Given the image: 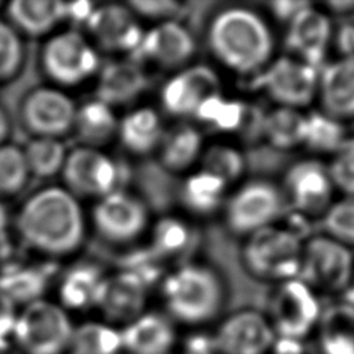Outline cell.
I'll return each instance as SVG.
<instances>
[{"label": "cell", "instance_id": "6da1fadb", "mask_svg": "<svg viewBox=\"0 0 354 354\" xmlns=\"http://www.w3.org/2000/svg\"><path fill=\"white\" fill-rule=\"evenodd\" d=\"M206 39L217 62L242 76L257 75L274 58L275 39L268 21L245 6L217 11L209 22Z\"/></svg>", "mask_w": 354, "mask_h": 354}, {"label": "cell", "instance_id": "7a4b0ae2", "mask_svg": "<svg viewBox=\"0 0 354 354\" xmlns=\"http://www.w3.org/2000/svg\"><path fill=\"white\" fill-rule=\"evenodd\" d=\"M17 228L33 249L50 256H65L80 246L84 217L73 194L65 188L48 187L22 205Z\"/></svg>", "mask_w": 354, "mask_h": 354}, {"label": "cell", "instance_id": "3957f363", "mask_svg": "<svg viewBox=\"0 0 354 354\" xmlns=\"http://www.w3.org/2000/svg\"><path fill=\"white\" fill-rule=\"evenodd\" d=\"M162 299L165 313L176 325L202 328L220 317L227 301V288L214 268L189 263L165 277Z\"/></svg>", "mask_w": 354, "mask_h": 354}, {"label": "cell", "instance_id": "277c9868", "mask_svg": "<svg viewBox=\"0 0 354 354\" xmlns=\"http://www.w3.org/2000/svg\"><path fill=\"white\" fill-rule=\"evenodd\" d=\"M303 241L288 227L270 225L249 236L242 248V263L257 279L279 283L299 278Z\"/></svg>", "mask_w": 354, "mask_h": 354}, {"label": "cell", "instance_id": "5b68a950", "mask_svg": "<svg viewBox=\"0 0 354 354\" xmlns=\"http://www.w3.org/2000/svg\"><path fill=\"white\" fill-rule=\"evenodd\" d=\"M73 329L65 308L40 299L18 311L11 340L22 354H68Z\"/></svg>", "mask_w": 354, "mask_h": 354}, {"label": "cell", "instance_id": "8992f818", "mask_svg": "<svg viewBox=\"0 0 354 354\" xmlns=\"http://www.w3.org/2000/svg\"><path fill=\"white\" fill-rule=\"evenodd\" d=\"M285 207L282 189L274 183L254 178L239 185L224 203V221L236 235L249 236L274 225Z\"/></svg>", "mask_w": 354, "mask_h": 354}, {"label": "cell", "instance_id": "52a82bcc", "mask_svg": "<svg viewBox=\"0 0 354 354\" xmlns=\"http://www.w3.org/2000/svg\"><path fill=\"white\" fill-rule=\"evenodd\" d=\"M322 306L318 293L300 278L275 283L266 313L278 337L306 340L319 321Z\"/></svg>", "mask_w": 354, "mask_h": 354}, {"label": "cell", "instance_id": "ba28073f", "mask_svg": "<svg viewBox=\"0 0 354 354\" xmlns=\"http://www.w3.org/2000/svg\"><path fill=\"white\" fill-rule=\"evenodd\" d=\"M354 275L351 248L325 234L310 236L303 242L299 278L317 293H343Z\"/></svg>", "mask_w": 354, "mask_h": 354}, {"label": "cell", "instance_id": "9c48e42d", "mask_svg": "<svg viewBox=\"0 0 354 354\" xmlns=\"http://www.w3.org/2000/svg\"><path fill=\"white\" fill-rule=\"evenodd\" d=\"M319 69L292 57H274L250 86L261 90L277 106L301 109L317 98Z\"/></svg>", "mask_w": 354, "mask_h": 354}, {"label": "cell", "instance_id": "30bf717a", "mask_svg": "<svg viewBox=\"0 0 354 354\" xmlns=\"http://www.w3.org/2000/svg\"><path fill=\"white\" fill-rule=\"evenodd\" d=\"M41 62L46 73L62 86H75L95 73L98 55L90 41L76 30L53 36L44 46Z\"/></svg>", "mask_w": 354, "mask_h": 354}, {"label": "cell", "instance_id": "8fae6325", "mask_svg": "<svg viewBox=\"0 0 354 354\" xmlns=\"http://www.w3.org/2000/svg\"><path fill=\"white\" fill-rule=\"evenodd\" d=\"M212 337L214 354H270L277 335L264 313L239 308L217 324Z\"/></svg>", "mask_w": 354, "mask_h": 354}, {"label": "cell", "instance_id": "7c38bea8", "mask_svg": "<svg viewBox=\"0 0 354 354\" xmlns=\"http://www.w3.org/2000/svg\"><path fill=\"white\" fill-rule=\"evenodd\" d=\"M333 191L328 166L318 159L297 160L285 171L282 194L296 213L322 216L333 202Z\"/></svg>", "mask_w": 354, "mask_h": 354}, {"label": "cell", "instance_id": "4fadbf2b", "mask_svg": "<svg viewBox=\"0 0 354 354\" xmlns=\"http://www.w3.org/2000/svg\"><path fill=\"white\" fill-rule=\"evenodd\" d=\"M62 177L73 195L102 198L118 191L119 167L97 148L79 147L66 155Z\"/></svg>", "mask_w": 354, "mask_h": 354}, {"label": "cell", "instance_id": "5bb4252c", "mask_svg": "<svg viewBox=\"0 0 354 354\" xmlns=\"http://www.w3.org/2000/svg\"><path fill=\"white\" fill-rule=\"evenodd\" d=\"M93 223L106 241L126 243L145 230L148 213L138 198L118 189L100 198L93 210Z\"/></svg>", "mask_w": 354, "mask_h": 354}, {"label": "cell", "instance_id": "9a60e30c", "mask_svg": "<svg viewBox=\"0 0 354 354\" xmlns=\"http://www.w3.org/2000/svg\"><path fill=\"white\" fill-rule=\"evenodd\" d=\"M76 106L64 91L51 87L32 90L22 102V120L35 137L58 138L73 127Z\"/></svg>", "mask_w": 354, "mask_h": 354}, {"label": "cell", "instance_id": "2e32d148", "mask_svg": "<svg viewBox=\"0 0 354 354\" xmlns=\"http://www.w3.org/2000/svg\"><path fill=\"white\" fill-rule=\"evenodd\" d=\"M148 285L130 271H119L104 277L98 289L95 308L104 321L124 326L145 311Z\"/></svg>", "mask_w": 354, "mask_h": 354}, {"label": "cell", "instance_id": "e0dca14e", "mask_svg": "<svg viewBox=\"0 0 354 354\" xmlns=\"http://www.w3.org/2000/svg\"><path fill=\"white\" fill-rule=\"evenodd\" d=\"M192 33L178 21L170 19L144 32L138 47L131 53L133 61H151L160 68H181L195 54Z\"/></svg>", "mask_w": 354, "mask_h": 354}, {"label": "cell", "instance_id": "ac0fdd59", "mask_svg": "<svg viewBox=\"0 0 354 354\" xmlns=\"http://www.w3.org/2000/svg\"><path fill=\"white\" fill-rule=\"evenodd\" d=\"M220 93V79L207 65L183 68L170 77L162 91L163 109L173 116H194L199 105L213 94Z\"/></svg>", "mask_w": 354, "mask_h": 354}, {"label": "cell", "instance_id": "d6986e66", "mask_svg": "<svg viewBox=\"0 0 354 354\" xmlns=\"http://www.w3.org/2000/svg\"><path fill=\"white\" fill-rule=\"evenodd\" d=\"M332 40L329 15L313 3L286 25L285 44L290 55L321 69Z\"/></svg>", "mask_w": 354, "mask_h": 354}, {"label": "cell", "instance_id": "ffe728a7", "mask_svg": "<svg viewBox=\"0 0 354 354\" xmlns=\"http://www.w3.org/2000/svg\"><path fill=\"white\" fill-rule=\"evenodd\" d=\"M86 26L94 41L106 51L131 54L144 35L134 12L127 6L113 3L95 6Z\"/></svg>", "mask_w": 354, "mask_h": 354}, {"label": "cell", "instance_id": "44dd1931", "mask_svg": "<svg viewBox=\"0 0 354 354\" xmlns=\"http://www.w3.org/2000/svg\"><path fill=\"white\" fill-rule=\"evenodd\" d=\"M126 354H173L178 343L173 319L160 311H144L120 328Z\"/></svg>", "mask_w": 354, "mask_h": 354}, {"label": "cell", "instance_id": "7402d4cb", "mask_svg": "<svg viewBox=\"0 0 354 354\" xmlns=\"http://www.w3.org/2000/svg\"><path fill=\"white\" fill-rule=\"evenodd\" d=\"M317 98L321 111L346 122L354 119V57H339L319 69Z\"/></svg>", "mask_w": 354, "mask_h": 354}, {"label": "cell", "instance_id": "603a6c76", "mask_svg": "<svg viewBox=\"0 0 354 354\" xmlns=\"http://www.w3.org/2000/svg\"><path fill=\"white\" fill-rule=\"evenodd\" d=\"M149 86L148 75L136 61H113L106 64L98 76L95 95L109 105H123L137 100Z\"/></svg>", "mask_w": 354, "mask_h": 354}, {"label": "cell", "instance_id": "cb8c5ba5", "mask_svg": "<svg viewBox=\"0 0 354 354\" xmlns=\"http://www.w3.org/2000/svg\"><path fill=\"white\" fill-rule=\"evenodd\" d=\"M314 333L317 354H354V306L342 299L322 307Z\"/></svg>", "mask_w": 354, "mask_h": 354}, {"label": "cell", "instance_id": "d4e9b609", "mask_svg": "<svg viewBox=\"0 0 354 354\" xmlns=\"http://www.w3.org/2000/svg\"><path fill=\"white\" fill-rule=\"evenodd\" d=\"M7 17L17 32L41 36L64 21V1L14 0L7 6Z\"/></svg>", "mask_w": 354, "mask_h": 354}, {"label": "cell", "instance_id": "484cf974", "mask_svg": "<svg viewBox=\"0 0 354 354\" xmlns=\"http://www.w3.org/2000/svg\"><path fill=\"white\" fill-rule=\"evenodd\" d=\"M118 136L127 151L136 155H147L160 145L165 133L156 111L138 108L119 122Z\"/></svg>", "mask_w": 354, "mask_h": 354}, {"label": "cell", "instance_id": "4316f807", "mask_svg": "<svg viewBox=\"0 0 354 354\" xmlns=\"http://www.w3.org/2000/svg\"><path fill=\"white\" fill-rule=\"evenodd\" d=\"M228 185L217 176L205 170L189 174L181 188L180 199L187 210L198 216H209L224 206Z\"/></svg>", "mask_w": 354, "mask_h": 354}, {"label": "cell", "instance_id": "83f0119b", "mask_svg": "<svg viewBox=\"0 0 354 354\" xmlns=\"http://www.w3.org/2000/svg\"><path fill=\"white\" fill-rule=\"evenodd\" d=\"M102 278L101 270L93 264L75 266L61 279L58 304L66 311H86L95 307Z\"/></svg>", "mask_w": 354, "mask_h": 354}, {"label": "cell", "instance_id": "f1b7e54d", "mask_svg": "<svg viewBox=\"0 0 354 354\" xmlns=\"http://www.w3.org/2000/svg\"><path fill=\"white\" fill-rule=\"evenodd\" d=\"M118 119L112 108L98 100H91L76 108L73 130L83 147L97 148L118 134Z\"/></svg>", "mask_w": 354, "mask_h": 354}, {"label": "cell", "instance_id": "f546056e", "mask_svg": "<svg viewBox=\"0 0 354 354\" xmlns=\"http://www.w3.org/2000/svg\"><path fill=\"white\" fill-rule=\"evenodd\" d=\"M252 116L250 108L238 98L225 97L221 91L206 98L194 118L220 133H239L246 129Z\"/></svg>", "mask_w": 354, "mask_h": 354}, {"label": "cell", "instance_id": "4dcf8cb0", "mask_svg": "<svg viewBox=\"0 0 354 354\" xmlns=\"http://www.w3.org/2000/svg\"><path fill=\"white\" fill-rule=\"evenodd\" d=\"M159 149V159L163 169L183 171L201 159L203 152L202 134L191 124L178 126L163 136Z\"/></svg>", "mask_w": 354, "mask_h": 354}, {"label": "cell", "instance_id": "1f68e13d", "mask_svg": "<svg viewBox=\"0 0 354 354\" xmlns=\"http://www.w3.org/2000/svg\"><path fill=\"white\" fill-rule=\"evenodd\" d=\"M304 115L301 109L275 106L263 113L261 137L277 149L301 147L304 133Z\"/></svg>", "mask_w": 354, "mask_h": 354}, {"label": "cell", "instance_id": "d6a6232c", "mask_svg": "<svg viewBox=\"0 0 354 354\" xmlns=\"http://www.w3.org/2000/svg\"><path fill=\"white\" fill-rule=\"evenodd\" d=\"M122 330L104 319L75 325L68 354H122Z\"/></svg>", "mask_w": 354, "mask_h": 354}, {"label": "cell", "instance_id": "836d02e7", "mask_svg": "<svg viewBox=\"0 0 354 354\" xmlns=\"http://www.w3.org/2000/svg\"><path fill=\"white\" fill-rule=\"evenodd\" d=\"M344 123L322 111L304 115L303 147L318 155H332L347 137Z\"/></svg>", "mask_w": 354, "mask_h": 354}, {"label": "cell", "instance_id": "e575fe53", "mask_svg": "<svg viewBox=\"0 0 354 354\" xmlns=\"http://www.w3.org/2000/svg\"><path fill=\"white\" fill-rule=\"evenodd\" d=\"M47 277L43 270L36 267H12L0 275V293L10 299L15 306L29 304L43 299L47 289Z\"/></svg>", "mask_w": 354, "mask_h": 354}, {"label": "cell", "instance_id": "d590c367", "mask_svg": "<svg viewBox=\"0 0 354 354\" xmlns=\"http://www.w3.org/2000/svg\"><path fill=\"white\" fill-rule=\"evenodd\" d=\"M22 151L29 174L43 178L61 171L68 155L62 142L51 137H35Z\"/></svg>", "mask_w": 354, "mask_h": 354}, {"label": "cell", "instance_id": "8d00e7d4", "mask_svg": "<svg viewBox=\"0 0 354 354\" xmlns=\"http://www.w3.org/2000/svg\"><path fill=\"white\" fill-rule=\"evenodd\" d=\"M202 170L221 178L228 187L245 173L246 160L242 151L231 144L216 142L206 147L201 155Z\"/></svg>", "mask_w": 354, "mask_h": 354}, {"label": "cell", "instance_id": "74e56055", "mask_svg": "<svg viewBox=\"0 0 354 354\" xmlns=\"http://www.w3.org/2000/svg\"><path fill=\"white\" fill-rule=\"evenodd\" d=\"M192 241L191 228L180 218L165 217L153 228L149 252L159 259L181 254Z\"/></svg>", "mask_w": 354, "mask_h": 354}, {"label": "cell", "instance_id": "f35d334b", "mask_svg": "<svg viewBox=\"0 0 354 354\" xmlns=\"http://www.w3.org/2000/svg\"><path fill=\"white\" fill-rule=\"evenodd\" d=\"M324 234L353 248L354 246V196L332 202L321 216Z\"/></svg>", "mask_w": 354, "mask_h": 354}, {"label": "cell", "instance_id": "ab89813d", "mask_svg": "<svg viewBox=\"0 0 354 354\" xmlns=\"http://www.w3.org/2000/svg\"><path fill=\"white\" fill-rule=\"evenodd\" d=\"M29 170L24 151L15 145H0V196L17 194L26 183Z\"/></svg>", "mask_w": 354, "mask_h": 354}, {"label": "cell", "instance_id": "60d3db41", "mask_svg": "<svg viewBox=\"0 0 354 354\" xmlns=\"http://www.w3.org/2000/svg\"><path fill=\"white\" fill-rule=\"evenodd\" d=\"M335 189L354 196V136H347L326 165Z\"/></svg>", "mask_w": 354, "mask_h": 354}, {"label": "cell", "instance_id": "b9f144b4", "mask_svg": "<svg viewBox=\"0 0 354 354\" xmlns=\"http://www.w3.org/2000/svg\"><path fill=\"white\" fill-rule=\"evenodd\" d=\"M24 57L18 32L8 22L0 21V80L12 77Z\"/></svg>", "mask_w": 354, "mask_h": 354}, {"label": "cell", "instance_id": "7bdbcfd3", "mask_svg": "<svg viewBox=\"0 0 354 354\" xmlns=\"http://www.w3.org/2000/svg\"><path fill=\"white\" fill-rule=\"evenodd\" d=\"M127 7L134 15L162 19V22L173 19L181 10V4L171 0H133L127 3Z\"/></svg>", "mask_w": 354, "mask_h": 354}, {"label": "cell", "instance_id": "ee69618b", "mask_svg": "<svg viewBox=\"0 0 354 354\" xmlns=\"http://www.w3.org/2000/svg\"><path fill=\"white\" fill-rule=\"evenodd\" d=\"M311 3L308 1H292V0H275L268 3L270 12L274 19L288 25L292 22L304 8H307Z\"/></svg>", "mask_w": 354, "mask_h": 354}, {"label": "cell", "instance_id": "f6af8a7d", "mask_svg": "<svg viewBox=\"0 0 354 354\" xmlns=\"http://www.w3.org/2000/svg\"><path fill=\"white\" fill-rule=\"evenodd\" d=\"M17 314V306L0 293V337H11Z\"/></svg>", "mask_w": 354, "mask_h": 354}, {"label": "cell", "instance_id": "bcb514c9", "mask_svg": "<svg viewBox=\"0 0 354 354\" xmlns=\"http://www.w3.org/2000/svg\"><path fill=\"white\" fill-rule=\"evenodd\" d=\"M95 4L93 1H64V19H71L73 22H87Z\"/></svg>", "mask_w": 354, "mask_h": 354}, {"label": "cell", "instance_id": "7dc6e473", "mask_svg": "<svg viewBox=\"0 0 354 354\" xmlns=\"http://www.w3.org/2000/svg\"><path fill=\"white\" fill-rule=\"evenodd\" d=\"M340 57H354V24L343 25L335 35Z\"/></svg>", "mask_w": 354, "mask_h": 354}, {"label": "cell", "instance_id": "c3c4849f", "mask_svg": "<svg viewBox=\"0 0 354 354\" xmlns=\"http://www.w3.org/2000/svg\"><path fill=\"white\" fill-rule=\"evenodd\" d=\"M322 10L329 14L336 15H347L354 12V0H332L322 4Z\"/></svg>", "mask_w": 354, "mask_h": 354}, {"label": "cell", "instance_id": "681fc988", "mask_svg": "<svg viewBox=\"0 0 354 354\" xmlns=\"http://www.w3.org/2000/svg\"><path fill=\"white\" fill-rule=\"evenodd\" d=\"M0 354H22L11 337H0Z\"/></svg>", "mask_w": 354, "mask_h": 354}, {"label": "cell", "instance_id": "f907efd6", "mask_svg": "<svg viewBox=\"0 0 354 354\" xmlns=\"http://www.w3.org/2000/svg\"><path fill=\"white\" fill-rule=\"evenodd\" d=\"M8 130H10V123H8L7 115L0 108V145L4 144V141H6L7 136H8Z\"/></svg>", "mask_w": 354, "mask_h": 354}, {"label": "cell", "instance_id": "816d5d0a", "mask_svg": "<svg viewBox=\"0 0 354 354\" xmlns=\"http://www.w3.org/2000/svg\"><path fill=\"white\" fill-rule=\"evenodd\" d=\"M343 300H346L347 303L354 306V275L351 278L350 285L347 286V289L343 292Z\"/></svg>", "mask_w": 354, "mask_h": 354}, {"label": "cell", "instance_id": "f5cc1de1", "mask_svg": "<svg viewBox=\"0 0 354 354\" xmlns=\"http://www.w3.org/2000/svg\"><path fill=\"white\" fill-rule=\"evenodd\" d=\"M6 224H7V210L4 205L0 202V232H3Z\"/></svg>", "mask_w": 354, "mask_h": 354}, {"label": "cell", "instance_id": "db71d44e", "mask_svg": "<svg viewBox=\"0 0 354 354\" xmlns=\"http://www.w3.org/2000/svg\"><path fill=\"white\" fill-rule=\"evenodd\" d=\"M173 354H174V353H173Z\"/></svg>", "mask_w": 354, "mask_h": 354}]
</instances>
